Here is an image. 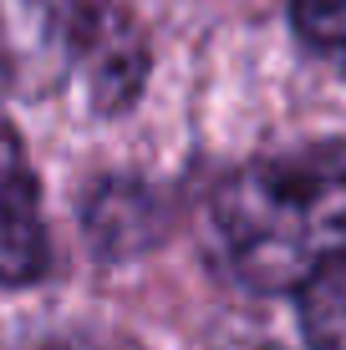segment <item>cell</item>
Wrapping results in <instances>:
<instances>
[{"label": "cell", "mask_w": 346, "mask_h": 350, "mask_svg": "<svg viewBox=\"0 0 346 350\" xmlns=\"http://www.w3.org/2000/svg\"><path fill=\"white\" fill-rule=\"evenodd\" d=\"M224 264L249 289H301L346 259V142L249 163L214 193Z\"/></svg>", "instance_id": "6da1fadb"}, {"label": "cell", "mask_w": 346, "mask_h": 350, "mask_svg": "<svg viewBox=\"0 0 346 350\" xmlns=\"http://www.w3.org/2000/svg\"><path fill=\"white\" fill-rule=\"evenodd\" d=\"M102 10L87 0H0V77L26 96L56 92L82 71Z\"/></svg>", "instance_id": "7a4b0ae2"}, {"label": "cell", "mask_w": 346, "mask_h": 350, "mask_svg": "<svg viewBox=\"0 0 346 350\" xmlns=\"http://www.w3.org/2000/svg\"><path fill=\"white\" fill-rule=\"evenodd\" d=\"M46 259H51V244L41 224V193H36L16 127L0 112V284L41 280Z\"/></svg>", "instance_id": "3957f363"}, {"label": "cell", "mask_w": 346, "mask_h": 350, "mask_svg": "<svg viewBox=\"0 0 346 350\" xmlns=\"http://www.w3.org/2000/svg\"><path fill=\"white\" fill-rule=\"evenodd\" d=\"M301 325L311 350H346V259L301 284Z\"/></svg>", "instance_id": "277c9868"}, {"label": "cell", "mask_w": 346, "mask_h": 350, "mask_svg": "<svg viewBox=\"0 0 346 350\" xmlns=\"http://www.w3.org/2000/svg\"><path fill=\"white\" fill-rule=\"evenodd\" d=\"M291 21L311 51L346 56V0H291Z\"/></svg>", "instance_id": "5b68a950"}, {"label": "cell", "mask_w": 346, "mask_h": 350, "mask_svg": "<svg viewBox=\"0 0 346 350\" xmlns=\"http://www.w3.org/2000/svg\"><path fill=\"white\" fill-rule=\"evenodd\" d=\"M16 350H133L127 340H102V335H46V340H26Z\"/></svg>", "instance_id": "8992f818"}]
</instances>
